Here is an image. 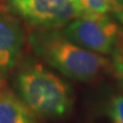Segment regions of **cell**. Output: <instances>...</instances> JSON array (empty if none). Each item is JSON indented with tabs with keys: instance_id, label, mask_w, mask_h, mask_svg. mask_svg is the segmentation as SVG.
<instances>
[{
	"instance_id": "6da1fadb",
	"label": "cell",
	"mask_w": 123,
	"mask_h": 123,
	"mask_svg": "<svg viewBox=\"0 0 123 123\" xmlns=\"http://www.w3.org/2000/svg\"><path fill=\"white\" fill-rule=\"evenodd\" d=\"M34 53L61 72L80 82H92L112 69L103 55L73 42L57 29H36L28 36Z\"/></svg>"
},
{
	"instance_id": "7a4b0ae2",
	"label": "cell",
	"mask_w": 123,
	"mask_h": 123,
	"mask_svg": "<svg viewBox=\"0 0 123 123\" xmlns=\"http://www.w3.org/2000/svg\"><path fill=\"white\" fill-rule=\"evenodd\" d=\"M18 95L34 115L61 118L71 112L74 94L69 84L41 64L28 61L15 77Z\"/></svg>"
},
{
	"instance_id": "3957f363",
	"label": "cell",
	"mask_w": 123,
	"mask_h": 123,
	"mask_svg": "<svg viewBox=\"0 0 123 123\" xmlns=\"http://www.w3.org/2000/svg\"><path fill=\"white\" fill-rule=\"evenodd\" d=\"M63 32L76 44L103 55L112 53L123 42V28L111 15L82 14Z\"/></svg>"
},
{
	"instance_id": "277c9868",
	"label": "cell",
	"mask_w": 123,
	"mask_h": 123,
	"mask_svg": "<svg viewBox=\"0 0 123 123\" xmlns=\"http://www.w3.org/2000/svg\"><path fill=\"white\" fill-rule=\"evenodd\" d=\"M7 6L39 29H57L83 14L80 0H7Z\"/></svg>"
},
{
	"instance_id": "5b68a950",
	"label": "cell",
	"mask_w": 123,
	"mask_h": 123,
	"mask_svg": "<svg viewBox=\"0 0 123 123\" xmlns=\"http://www.w3.org/2000/svg\"><path fill=\"white\" fill-rule=\"evenodd\" d=\"M24 43V28L17 14L0 5V77H5L15 67Z\"/></svg>"
},
{
	"instance_id": "8992f818",
	"label": "cell",
	"mask_w": 123,
	"mask_h": 123,
	"mask_svg": "<svg viewBox=\"0 0 123 123\" xmlns=\"http://www.w3.org/2000/svg\"><path fill=\"white\" fill-rule=\"evenodd\" d=\"M33 113L0 77V123H34Z\"/></svg>"
},
{
	"instance_id": "52a82bcc",
	"label": "cell",
	"mask_w": 123,
	"mask_h": 123,
	"mask_svg": "<svg viewBox=\"0 0 123 123\" xmlns=\"http://www.w3.org/2000/svg\"><path fill=\"white\" fill-rule=\"evenodd\" d=\"M83 14H114L123 23V5L118 0H80Z\"/></svg>"
},
{
	"instance_id": "ba28073f",
	"label": "cell",
	"mask_w": 123,
	"mask_h": 123,
	"mask_svg": "<svg viewBox=\"0 0 123 123\" xmlns=\"http://www.w3.org/2000/svg\"><path fill=\"white\" fill-rule=\"evenodd\" d=\"M108 113L112 123H123V95H116L111 99Z\"/></svg>"
},
{
	"instance_id": "9c48e42d",
	"label": "cell",
	"mask_w": 123,
	"mask_h": 123,
	"mask_svg": "<svg viewBox=\"0 0 123 123\" xmlns=\"http://www.w3.org/2000/svg\"><path fill=\"white\" fill-rule=\"evenodd\" d=\"M112 55V70L118 81L123 86V42L114 49Z\"/></svg>"
}]
</instances>
